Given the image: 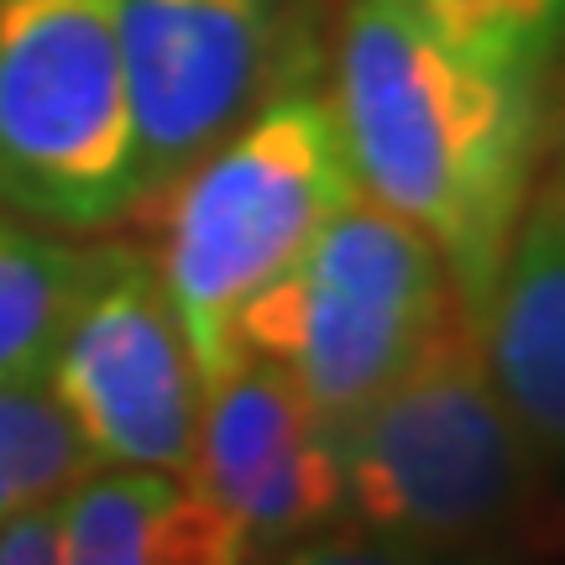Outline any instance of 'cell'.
<instances>
[{"label": "cell", "mask_w": 565, "mask_h": 565, "mask_svg": "<svg viewBox=\"0 0 565 565\" xmlns=\"http://www.w3.org/2000/svg\"><path fill=\"white\" fill-rule=\"evenodd\" d=\"M540 89L461 53L414 0H341L324 95L345 162L366 200L440 252L471 315L545 162Z\"/></svg>", "instance_id": "cell-1"}, {"label": "cell", "mask_w": 565, "mask_h": 565, "mask_svg": "<svg viewBox=\"0 0 565 565\" xmlns=\"http://www.w3.org/2000/svg\"><path fill=\"white\" fill-rule=\"evenodd\" d=\"M351 529L435 565H561L565 487L492 383L477 315L445 303L414 362L335 424Z\"/></svg>", "instance_id": "cell-2"}, {"label": "cell", "mask_w": 565, "mask_h": 565, "mask_svg": "<svg viewBox=\"0 0 565 565\" xmlns=\"http://www.w3.org/2000/svg\"><path fill=\"white\" fill-rule=\"evenodd\" d=\"M356 194L330 95L299 74L141 210L158 225L152 263L204 383L236 362V315Z\"/></svg>", "instance_id": "cell-3"}, {"label": "cell", "mask_w": 565, "mask_h": 565, "mask_svg": "<svg viewBox=\"0 0 565 565\" xmlns=\"http://www.w3.org/2000/svg\"><path fill=\"white\" fill-rule=\"evenodd\" d=\"M0 210L58 236L137 215L116 0H0Z\"/></svg>", "instance_id": "cell-4"}, {"label": "cell", "mask_w": 565, "mask_h": 565, "mask_svg": "<svg viewBox=\"0 0 565 565\" xmlns=\"http://www.w3.org/2000/svg\"><path fill=\"white\" fill-rule=\"evenodd\" d=\"M440 252L366 194L335 210L303 257L236 315V356L278 362L330 429L362 414L440 324Z\"/></svg>", "instance_id": "cell-5"}, {"label": "cell", "mask_w": 565, "mask_h": 565, "mask_svg": "<svg viewBox=\"0 0 565 565\" xmlns=\"http://www.w3.org/2000/svg\"><path fill=\"white\" fill-rule=\"evenodd\" d=\"M42 383L95 466L189 477L204 377L147 246L95 242Z\"/></svg>", "instance_id": "cell-6"}, {"label": "cell", "mask_w": 565, "mask_h": 565, "mask_svg": "<svg viewBox=\"0 0 565 565\" xmlns=\"http://www.w3.org/2000/svg\"><path fill=\"white\" fill-rule=\"evenodd\" d=\"M137 215L225 141L282 74V0H116Z\"/></svg>", "instance_id": "cell-7"}, {"label": "cell", "mask_w": 565, "mask_h": 565, "mask_svg": "<svg viewBox=\"0 0 565 565\" xmlns=\"http://www.w3.org/2000/svg\"><path fill=\"white\" fill-rule=\"evenodd\" d=\"M189 487L267 565L341 519L335 429L267 356H236L204 383Z\"/></svg>", "instance_id": "cell-8"}, {"label": "cell", "mask_w": 565, "mask_h": 565, "mask_svg": "<svg viewBox=\"0 0 565 565\" xmlns=\"http://www.w3.org/2000/svg\"><path fill=\"white\" fill-rule=\"evenodd\" d=\"M477 330L498 393L565 471V152L534 173Z\"/></svg>", "instance_id": "cell-9"}, {"label": "cell", "mask_w": 565, "mask_h": 565, "mask_svg": "<svg viewBox=\"0 0 565 565\" xmlns=\"http://www.w3.org/2000/svg\"><path fill=\"white\" fill-rule=\"evenodd\" d=\"M58 565H252L236 529L173 471L95 466L58 498Z\"/></svg>", "instance_id": "cell-10"}, {"label": "cell", "mask_w": 565, "mask_h": 565, "mask_svg": "<svg viewBox=\"0 0 565 565\" xmlns=\"http://www.w3.org/2000/svg\"><path fill=\"white\" fill-rule=\"evenodd\" d=\"M95 246L0 210V383L42 377Z\"/></svg>", "instance_id": "cell-11"}, {"label": "cell", "mask_w": 565, "mask_h": 565, "mask_svg": "<svg viewBox=\"0 0 565 565\" xmlns=\"http://www.w3.org/2000/svg\"><path fill=\"white\" fill-rule=\"evenodd\" d=\"M95 456L42 377L0 383V529L42 503H58Z\"/></svg>", "instance_id": "cell-12"}, {"label": "cell", "mask_w": 565, "mask_h": 565, "mask_svg": "<svg viewBox=\"0 0 565 565\" xmlns=\"http://www.w3.org/2000/svg\"><path fill=\"white\" fill-rule=\"evenodd\" d=\"M435 32L477 63L545 84L565 47V0H414Z\"/></svg>", "instance_id": "cell-13"}, {"label": "cell", "mask_w": 565, "mask_h": 565, "mask_svg": "<svg viewBox=\"0 0 565 565\" xmlns=\"http://www.w3.org/2000/svg\"><path fill=\"white\" fill-rule=\"evenodd\" d=\"M267 565H435L414 555L404 545H387L377 534H362V529H320V534H309L299 540L294 550H282L278 561Z\"/></svg>", "instance_id": "cell-14"}, {"label": "cell", "mask_w": 565, "mask_h": 565, "mask_svg": "<svg viewBox=\"0 0 565 565\" xmlns=\"http://www.w3.org/2000/svg\"><path fill=\"white\" fill-rule=\"evenodd\" d=\"M0 565H58V503H42L0 529Z\"/></svg>", "instance_id": "cell-15"}]
</instances>
